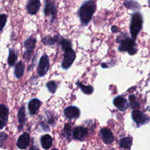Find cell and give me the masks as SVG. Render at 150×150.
<instances>
[{
	"mask_svg": "<svg viewBox=\"0 0 150 150\" xmlns=\"http://www.w3.org/2000/svg\"><path fill=\"white\" fill-rule=\"evenodd\" d=\"M96 9V5L93 1H86L81 5L78 11V14L83 25H86L88 23Z\"/></svg>",
	"mask_w": 150,
	"mask_h": 150,
	"instance_id": "1",
	"label": "cell"
},
{
	"mask_svg": "<svg viewBox=\"0 0 150 150\" xmlns=\"http://www.w3.org/2000/svg\"><path fill=\"white\" fill-rule=\"evenodd\" d=\"M143 19L142 16L139 12L134 13L131 18L130 24V33L133 40H135L137 35L140 32L142 28Z\"/></svg>",
	"mask_w": 150,
	"mask_h": 150,
	"instance_id": "2",
	"label": "cell"
},
{
	"mask_svg": "<svg viewBox=\"0 0 150 150\" xmlns=\"http://www.w3.org/2000/svg\"><path fill=\"white\" fill-rule=\"evenodd\" d=\"M36 39L33 36L29 37L23 43L25 51L23 54V58L26 61H29L32 57L33 50L36 46Z\"/></svg>",
	"mask_w": 150,
	"mask_h": 150,
	"instance_id": "3",
	"label": "cell"
},
{
	"mask_svg": "<svg viewBox=\"0 0 150 150\" xmlns=\"http://www.w3.org/2000/svg\"><path fill=\"white\" fill-rule=\"evenodd\" d=\"M118 50L121 52L127 51L131 55L135 54L137 50L134 40L128 38L121 40Z\"/></svg>",
	"mask_w": 150,
	"mask_h": 150,
	"instance_id": "4",
	"label": "cell"
},
{
	"mask_svg": "<svg viewBox=\"0 0 150 150\" xmlns=\"http://www.w3.org/2000/svg\"><path fill=\"white\" fill-rule=\"evenodd\" d=\"M76 59V53L71 47H69L64 50L63 60L62 62V67L64 69H68L71 67Z\"/></svg>",
	"mask_w": 150,
	"mask_h": 150,
	"instance_id": "5",
	"label": "cell"
},
{
	"mask_svg": "<svg viewBox=\"0 0 150 150\" xmlns=\"http://www.w3.org/2000/svg\"><path fill=\"white\" fill-rule=\"evenodd\" d=\"M50 66L49 59L47 54L43 55L39 62L37 67V73L39 77H43L47 73Z\"/></svg>",
	"mask_w": 150,
	"mask_h": 150,
	"instance_id": "6",
	"label": "cell"
},
{
	"mask_svg": "<svg viewBox=\"0 0 150 150\" xmlns=\"http://www.w3.org/2000/svg\"><path fill=\"white\" fill-rule=\"evenodd\" d=\"M45 16H52V22L56 17V6L54 2L52 1H45V5L43 10Z\"/></svg>",
	"mask_w": 150,
	"mask_h": 150,
	"instance_id": "7",
	"label": "cell"
},
{
	"mask_svg": "<svg viewBox=\"0 0 150 150\" xmlns=\"http://www.w3.org/2000/svg\"><path fill=\"white\" fill-rule=\"evenodd\" d=\"M41 3L39 0H29L27 2L26 8L27 12L32 15H36L39 11Z\"/></svg>",
	"mask_w": 150,
	"mask_h": 150,
	"instance_id": "8",
	"label": "cell"
},
{
	"mask_svg": "<svg viewBox=\"0 0 150 150\" xmlns=\"http://www.w3.org/2000/svg\"><path fill=\"white\" fill-rule=\"evenodd\" d=\"M64 114L69 119H76L80 117V111L76 106H68L64 110Z\"/></svg>",
	"mask_w": 150,
	"mask_h": 150,
	"instance_id": "9",
	"label": "cell"
},
{
	"mask_svg": "<svg viewBox=\"0 0 150 150\" xmlns=\"http://www.w3.org/2000/svg\"><path fill=\"white\" fill-rule=\"evenodd\" d=\"M114 105L120 111H124L129 107V103L125 97L117 96L113 100Z\"/></svg>",
	"mask_w": 150,
	"mask_h": 150,
	"instance_id": "10",
	"label": "cell"
},
{
	"mask_svg": "<svg viewBox=\"0 0 150 150\" xmlns=\"http://www.w3.org/2000/svg\"><path fill=\"white\" fill-rule=\"evenodd\" d=\"M41 104H42L41 101L36 98H35L31 100L29 102L28 105L29 114L30 115H36L40 107Z\"/></svg>",
	"mask_w": 150,
	"mask_h": 150,
	"instance_id": "11",
	"label": "cell"
},
{
	"mask_svg": "<svg viewBox=\"0 0 150 150\" xmlns=\"http://www.w3.org/2000/svg\"><path fill=\"white\" fill-rule=\"evenodd\" d=\"M30 142V135L28 132L23 133L18 138L16 145L20 149H26Z\"/></svg>",
	"mask_w": 150,
	"mask_h": 150,
	"instance_id": "12",
	"label": "cell"
},
{
	"mask_svg": "<svg viewBox=\"0 0 150 150\" xmlns=\"http://www.w3.org/2000/svg\"><path fill=\"white\" fill-rule=\"evenodd\" d=\"M131 116L132 120L138 124H142L146 121V117L145 114L138 110L132 111Z\"/></svg>",
	"mask_w": 150,
	"mask_h": 150,
	"instance_id": "13",
	"label": "cell"
},
{
	"mask_svg": "<svg viewBox=\"0 0 150 150\" xmlns=\"http://www.w3.org/2000/svg\"><path fill=\"white\" fill-rule=\"evenodd\" d=\"M101 137L103 141L107 144H111L114 140V136L111 131L108 128H103L100 130Z\"/></svg>",
	"mask_w": 150,
	"mask_h": 150,
	"instance_id": "14",
	"label": "cell"
},
{
	"mask_svg": "<svg viewBox=\"0 0 150 150\" xmlns=\"http://www.w3.org/2000/svg\"><path fill=\"white\" fill-rule=\"evenodd\" d=\"M87 128L83 127H77L73 131V137L76 139L83 140L87 137Z\"/></svg>",
	"mask_w": 150,
	"mask_h": 150,
	"instance_id": "15",
	"label": "cell"
},
{
	"mask_svg": "<svg viewBox=\"0 0 150 150\" xmlns=\"http://www.w3.org/2000/svg\"><path fill=\"white\" fill-rule=\"evenodd\" d=\"M18 120L19 122L18 129L21 131L26 122V110L24 106H22L18 112Z\"/></svg>",
	"mask_w": 150,
	"mask_h": 150,
	"instance_id": "16",
	"label": "cell"
},
{
	"mask_svg": "<svg viewBox=\"0 0 150 150\" xmlns=\"http://www.w3.org/2000/svg\"><path fill=\"white\" fill-rule=\"evenodd\" d=\"M25 70V64L22 60H20L15 66L14 70V75L15 77L18 79L22 78L23 75Z\"/></svg>",
	"mask_w": 150,
	"mask_h": 150,
	"instance_id": "17",
	"label": "cell"
},
{
	"mask_svg": "<svg viewBox=\"0 0 150 150\" xmlns=\"http://www.w3.org/2000/svg\"><path fill=\"white\" fill-rule=\"evenodd\" d=\"M53 139L52 137L49 134H45L41 137L40 143L43 148L47 149L51 147L52 145Z\"/></svg>",
	"mask_w": 150,
	"mask_h": 150,
	"instance_id": "18",
	"label": "cell"
},
{
	"mask_svg": "<svg viewBox=\"0 0 150 150\" xmlns=\"http://www.w3.org/2000/svg\"><path fill=\"white\" fill-rule=\"evenodd\" d=\"M18 58V54L15 49L12 47L9 49V54L8 57V64L9 67H12L15 63Z\"/></svg>",
	"mask_w": 150,
	"mask_h": 150,
	"instance_id": "19",
	"label": "cell"
},
{
	"mask_svg": "<svg viewBox=\"0 0 150 150\" xmlns=\"http://www.w3.org/2000/svg\"><path fill=\"white\" fill-rule=\"evenodd\" d=\"M59 38L57 36H54L53 38H52L50 35H47L42 38V42L45 45L51 46L54 45L56 42H57Z\"/></svg>",
	"mask_w": 150,
	"mask_h": 150,
	"instance_id": "20",
	"label": "cell"
},
{
	"mask_svg": "<svg viewBox=\"0 0 150 150\" xmlns=\"http://www.w3.org/2000/svg\"><path fill=\"white\" fill-rule=\"evenodd\" d=\"M9 108L4 104H0V119L8 121Z\"/></svg>",
	"mask_w": 150,
	"mask_h": 150,
	"instance_id": "21",
	"label": "cell"
},
{
	"mask_svg": "<svg viewBox=\"0 0 150 150\" xmlns=\"http://www.w3.org/2000/svg\"><path fill=\"white\" fill-rule=\"evenodd\" d=\"M132 145V139L129 137H125L120 140V145L124 148H128Z\"/></svg>",
	"mask_w": 150,
	"mask_h": 150,
	"instance_id": "22",
	"label": "cell"
},
{
	"mask_svg": "<svg viewBox=\"0 0 150 150\" xmlns=\"http://www.w3.org/2000/svg\"><path fill=\"white\" fill-rule=\"evenodd\" d=\"M77 85L79 86L81 91L86 94H90L93 92V88L90 86H85L79 82L77 83Z\"/></svg>",
	"mask_w": 150,
	"mask_h": 150,
	"instance_id": "23",
	"label": "cell"
},
{
	"mask_svg": "<svg viewBox=\"0 0 150 150\" xmlns=\"http://www.w3.org/2000/svg\"><path fill=\"white\" fill-rule=\"evenodd\" d=\"M46 86L51 93H54L57 89V84L53 81H50L47 82L46 84Z\"/></svg>",
	"mask_w": 150,
	"mask_h": 150,
	"instance_id": "24",
	"label": "cell"
},
{
	"mask_svg": "<svg viewBox=\"0 0 150 150\" xmlns=\"http://www.w3.org/2000/svg\"><path fill=\"white\" fill-rule=\"evenodd\" d=\"M7 21V16L5 13L0 14V32L5 27Z\"/></svg>",
	"mask_w": 150,
	"mask_h": 150,
	"instance_id": "25",
	"label": "cell"
},
{
	"mask_svg": "<svg viewBox=\"0 0 150 150\" xmlns=\"http://www.w3.org/2000/svg\"><path fill=\"white\" fill-rule=\"evenodd\" d=\"M129 103H130V105L131 106L132 108H138L139 107V104L138 103V101H137L136 97L133 96L131 95L129 97Z\"/></svg>",
	"mask_w": 150,
	"mask_h": 150,
	"instance_id": "26",
	"label": "cell"
},
{
	"mask_svg": "<svg viewBox=\"0 0 150 150\" xmlns=\"http://www.w3.org/2000/svg\"><path fill=\"white\" fill-rule=\"evenodd\" d=\"M46 114L47 118V122L52 125H54L55 124V119L54 115L49 111H46Z\"/></svg>",
	"mask_w": 150,
	"mask_h": 150,
	"instance_id": "27",
	"label": "cell"
},
{
	"mask_svg": "<svg viewBox=\"0 0 150 150\" xmlns=\"http://www.w3.org/2000/svg\"><path fill=\"white\" fill-rule=\"evenodd\" d=\"M60 45H61L62 49L63 50H64L69 47H71V44L70 42L67 39H62L60 41Z\"/></svg>",
	"mask_w": 150,
	"mask_h": 150,
	"instance_id": "28",
	"label": "cell"
},
{
	"mask_svg": "<svg viewBox=\"0 0 150 150\" xmlns=\"http://www.w3.org/2000/svg\"><path fill=\"white\" fill-rule=\"evenodd\" d=\"M63 132H64V137L67 138H69L71 135V126L68 124H66L64 125V127L63 129Z\"/></svg>",
	"mask_w": 150,
	"mask_h": 150,
	"instance_id": "29",
	"label": "cell"
},
{
	"mask_svg": "<svg viewBox=\"0 0 150 150\" xmlns=\"http://www.w3.org/2000/svg\"><path fill=\"white\" fill-rule=\"evenodd\" d=\"M8 135L4 132H0V142L3 144L7 139Z\"/></svg>",
	"mask_w": 150,
	"mask_h": 150,
	"instance_id": "30",
	"label": "cell"
},
{
	"mask_svg": "<svg viewBox=\"0 0 150 150\" xmlns=\"http://www.w3.org/2000/svg\"><path fill=\"white\" fill-rule=\"evenodd\" d=\"M41 125L42 127V128L43 129L44 131H49V127H48V125L43 121L41 122Z\"/></svg>",
	"mask_w": 150,
	"mask_h": 150,
	"instance_id": "31",
	"label": "cell"
},
{
	"mask_svg": "<svg viewBox=\"0 0 150 150\" xmlns=\"http://www.w3.org/2000/svg\"><path fill=\"white\" fill-rule=\"evenodd\" d=\"M7 120H1L0 119V130L2 129L5 125L7 122Z\"/></svg>",
	"mask_w": 150,
	"mask_h": 150,
	"instance_id": "32",
	"label": "cell"
},
{
	"mask_svg": "<svg viewBox=\"0 0 150 150\" xmlns=\"http://www.w3.org/2000/svg\"><path fill=\"white\" fill-rule=\"evenodd\" d=\"M111 30H112V31L113 32H118V28L117 27V26H112V28H111Z\"/></svg>",
	"mask_w": 150,
	"mask_h": 150,
	"instance_id": "33",
	"label": "cell"
},
{
	"mask_svg": "<svg viewBox=\"0 0 150 150\" xmlns=\"http://www.w3.org/2000/svg\"><path fill=\"white\" fill-rule=\"evenodd\" d=\"M29 150H39V149L36 146H32L30 148Z\"/></svg>",
	"mask_w": 150,
	"mask_h": 150,
	"instance_id": "34",
	"label": "cell"
},
{
	"mask_svg": "<svg viewBox=\"0 0 150 150\" xmlns=\"http://www.w3.org/2000/svg\"><path fill=\"white\" fill-rule=\"evenodd\" d=\"M52 150H59V149H56V148H54V149H52Z\"/></svg>",
	"mask_w": 150,
	"mask_h": 150,
	"instance_id": "35",
	"label": "cell"
}]
</instances>
